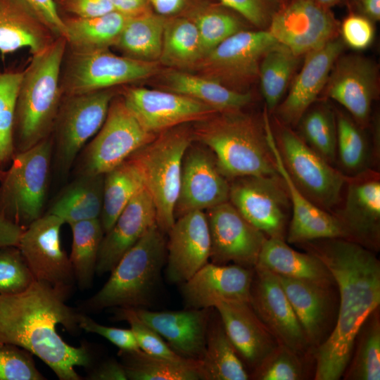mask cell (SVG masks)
<instances>
[{
	"instance_id": "9c48e42d",
	"label": "cell",
	"mask_w": 380,
	"mask_h": 380,
	"mask_svg": "<svg viewBox=\"0 0 380 380\" xmlns=\"http://www.w3.org/2000/svg\"><path fill=\"white\" fill-rule=\"evenodd\" d=\"M110 88L63 96L51 133L52 167L65 177L87 142L103 124L113 99L120 92Z\"/></svg>"
},
{
	"instance_id": "9a60e30c",
	"label": "cell",
	"mask_w": 380,
	"mask_h": 380,
	"mask_svg": "<svg viewBox=\"0 0 380 380\" xmlns=\"http://www.w3.org/2000/svg\"><path fill=\"white\" fill-rule=\"evenodd\" d=\"M379 65L374 61L357 53H341L331 68L322 93L338 103L366 129L372 121L373 103L379 98Z\"/></svg>"
},
{
	"instance_id": "b9f144b4",
	"label": "cell",
	"mask_w": 380,
	"mask_h": 380,
	"mask_svg": "<svg viewBox=\"0 0 380 380\" xmlns=\"http://www.w3.org/2000/svg\"><path fill=\"white\" fill-rule=\"evenodd\" d=\"M336 126V161L346 177L368 169L372 152L364 128L347 113L334 109Z\"/></svg>"
},
{
	"instance_id": "7dc6e473",
	"label": "cell",
	"mask_w": 380,
	"mask_h": 380,
	"mask_svg": "<svg viewBox=\"0 0 380 380\" xmlns=\"http://www.w3.org/2000/svg\"><path fill=\"white\" fill-rule=\"evenodd\" d=\"M300 355L288 347L277 346L253 369L250 377L256 380H300L304 370Z\"/></svg>"
},
{
	"instance_id": "5bb4252c",
	"label": "cell",
	"mask_w": 380,
	"mask_h": 380,
	"mask_svg": "<svg viewBox=\"0 0 380 380\" xmlns=\"http://www.w3.org/2000/svg\"><path fill=\"white\" fill-rule=\"evenodd\" d=\"M339 23L330 8L314 0H290L280 4L267 30L299 57L338 37Z\"/></svg>"
},
{
	"instance_id": "8fae6325",
	"label": "cell",
	"mask_w": 380,
	"mask_h": 380,
	"mask_svg": "<svg viewBox=\"0 0 380 380\" xmlns=\"http://www.w3.org/2000/svg\"><path fill=\"white\" fill-rule=\"evenodd\" d=\"M275 122L277 132L272 129L275 142L291 179L310 201L331 213L343 198L347 177L310 147L291 127Z\"/></svg>"
},
{
	"instance_id": "ee69618b",
	"label": "cell",
	"mask_w": 380,
	"mask_h": 380,
	"mask_svg": "<svg viewBox=\"0 0 380 380\" xmlns=\"http://www.w3.org/2000/svg\"><path fill=\"white\" fill-rule=\"evenodd\" d=\"M377 310L359 331L356 351L343 373L345 379H380V322Z\"/></svg>"
},
{
	"instance_id": "83f0119b",
	"label": "cell",
	"mask_w": 380,
	"mask_h": 380,
	"mask_svg": "<svg viewBox=\"0 0 380 380\" xmlns=\"http://www.w3.org/2000/svg\"><path fill=\"white\" fill-rule=\"evenodd\" d=\"M214 308L239 357L253 369L277 346L249 302L220 301Z\"/></svg>"
},
{
	"instance_id": "44dd1931",
	"label": "cell",
	"mask_w": 380,
	"mask_h": 380,
	"mask_svg": "<svg viewBox=\"0 0 380 380\" xmlns=\"http://www.w3.org/2000/svg\"><path fill=\"white\" fill-rule=\"evenodd\" d=\"M262 118L276 168L284 181L291 203V219L286 232V241L291 243H303L322 239L353 241L346 228L335 215L314 204L295 185L282 162L266 110Z\"/></svg>"
},
{
	"instance_id": "f35d334b",
	"label": "cell",
	"mask_w": 380,
	"mask_h": 380,
	"mask_svg": "<svg viewBox=\"0 0 380 380\" xmlns=\"http://www.w3.org/2000/svg\"><path fill=\"white\" fill-rule=\"evenodd\" d=\"M198 29L193 20H167L159 63L171 69L194 70L203 58Z\"/></svg>"
},
{
	"instance_id": "681fc988",
	"label": "cell",
	"mask_w": 380,
	"mask_h": 380,
	"mask_svg": "<svg viewBox=\"0 0 380 380\" xmlns=\"http://www.w3.org/2000/svg\"><path fill=\"white\" fill-rule=\"evenodd\" d=\"M115 317L129 324L139 348L146 353L170 360L185 359L176 354L165 340L137 315L134 308H117Z\"/></svg>"
},
{
	"instance_id": "836d02e7",
	"label": "cell",
	"mask_w": 380,
	"mask_h": 380,
	"mask_svg": "<svg viewBox=\"0 0 380 380\" xmlns=\"http://www.w3.org/2000/svg\"><path fill=\"white\" fill-rule=\"evenodd\" d=\"M201 361L205 380H247L250 375L230 341L220 317L212 308Z\"/></svg>"
},
{
	"instance_id": "ba28073f",
	"label": "cell",
	"mask_w": 380,
	"mask_h": 380,
	"mask_svg": "<svg viewBox=\"0 0 380 380\" xmlns=\"http://www.w3.org/2000/svg\"><path fill=\"white\" fill-rule=\"evenodd\" d=\"M158 62L118 56L109 49L75 50L67 48L60 84L63 96L84 94L147 79L160 70Z\"/></svg>"
},
{
	"instance_id": "91938a15",
	"label": "cell",
	"mask_w": 380,
	"mask_h": 380,
	"mask_svg": "<svg viewBox=\"0 0 380 380\" xmlns=\"http://www.w3.org/2000/svg\"><path fill=\"white\" fill-rule=\"evenodd\" d=\"M348 6L350 11L364 15L374 23L380 20V0H355Z\"/></svg>"
},
{
	"instance_id": "60d3db41",
	"label": "cell",
	"mask_w": 380,
	"mask_h": 380,
	"mask_svg": "<svg viewBox=\"0 0 380 380\" xmlns=\"http://www.w3.org/2000/svg\"><path fill=\"white\" fill-rule=\"evenodd\" d=\"M72 234L69 256L75 280L81 289H88L93 281L104 231L100 218L68 224Z\"/></svg>"
},
{
	"instance_id": "cb8c5ba5",
	"label": "cell",
	"mask_w": 380,
	"mask_h": 380,
	"mask_svg": "<svg viewBox=\"0 0 380 380\" xmlns=\"http://www.w3.org/2000/svg\"><path fill=\"white\" fill-rule=\"evenodd\" d=\"M165 276L182 284L208 262L210 237L205 211L195 210L177 218L167 232Z\"/></svg>"
},
{
	"instance_id": "484cf974",
	"label": "cell",
	"mask_w": 380,
	"mask_h": 380,
	"mask_svg": "<svg viewBox=\"0 0 380 380\" xmlns=\"http://www.w3.org/2000/svg\"><path fill=\"white\" fill-rule=\"evenodd\" d=\"M211 308H186L177 311H151L134 308L137 315L153 328L179 356L201 361Z\"/></svg>"
},
{
	"instance_id": "74e56055",
	"label": "cell",
	"mask_w": 380,
	"mask_h": 380,
	"mask_svg": "<svg viewBox=\"0 0 380 380\" xmlns=\"http://www.w3.org/2000/svg\"><path fill=\"white\" fill-rule=\"evenodd\" d=\"M144 187L141 172L129 158L104 174L100 220L107 233L131 199Z\"/></svg>"
},
{
	"instance_id": "11a10c76",
	"label": "cell",
	"mask_w": 380,
	"mask_h": 380,
	"mask_svg": "<svg viewBox=\"0 0 380 380\" xmlns=\"http://www.w3.org/2000/svg\"><path fill=\"white\" fill-rule=\"evenodd\" d=\"M61 16L88 18L115 11L110 0H53Z\"/></svg>"
},
{
	"instance_id": "30bf717a",
	"label": "cell",
	"mask_w": 380,
	"mask_h": 380,
	"mask_svg": "<svg viewBox=\"0 0 380 380\" xmlns=\"http://www.w3.org/2000/svg\"><path fill=\"white\" fill-rule=\"evenodd\" d=\"M156 135L141 126L120 92L110 102L101 127L75 160V175H104Z\"/></svg>"
},
{
	"instance_id": "4316f807",
	"label": "cell",
	"mask_w": 380,
	"mask_h": 380,
	"mask_svg": "<svg viewBox=\"0 0 380 380\" xmlns=\"http://www.w3.org/2000/svg\"><path fill=\"white\" fill-rule=\"evenodd\" d=\"M156 224L153 200L143 187L120 213L103 238L96 267L101 276L110 272L121 257Z\"/></svg>"
},
{
	"instance_id": "7c38bea8",
	"label": "cell",
	"mask_w": 380,
	"mask_h": 380,
	"mask_svg": "<svg viewBox=\"0 0 380 380\" xmlns=\"http://www.w3.org/2000/svg\"><path fill=\"white\" fill-rule=\"evenodd\" d=\"M277 44L267 30H243L207 53L194 70L232 89L247 91L258 80L263 56Z\"/></svg>"
},
{
	"instance_id": "e7e4bbea",
	"label": "cell",
	"mask_w": 380,
	"mask_h": 380,
	"mask_svg": "<svg viewBox=\"0 0 380 380\" xmlns=\"http://www.w3.org/2000/svg\"><path fill=\"white\" fill-rule=\"evenodd\" d=\"M279 5L286 3L290 0H275Z\"/></svg>"
},
{
	"instance_id": "03108f58",
	"label": "cell",
	"mask_w": 380,
	"mask_h": 380,
	"mask_svg": "<svg viewBox=\"0 0 380 380\" xmlns=\"http://www.w3.org/2000/svg\"><path fill=\"white\" fill-rule=\"evenodd\" d=\"M5 170L0 168V181L1 180L4 175Z\"/></svg>"
},
{
	"instance_id": "d4e9b609",
	"label": "cell",
	"mask_w": 380,
	"mask_h": 380,
	"mask_svg": "<svg viewBox=\"0 0 380 380\" xmlns=\"http://www.w3.org/2000/svg\"><path fill=\"white\" fill-rule=\"evenodd\" d=\"M253 269L208 262L181 284L186 308H214L220 301L249 302Z\"/></svg>"
},
{
	"instance_id": "6125c7cd",
	"label": "cell",
	"mask_w": 380,
	"mask_h": 380,
	"mask_svg": "<svg viewBox=\"0 0 380 380\" xmlns=\"http://www.w3.org/2000/svg\"><path fill=\"white\" fill-rule=\"evenodd\" d=\"M156 11L160 15H170L179 11L184 0H151Z\"/></svg>"
},
{
	"instance_id": "7402d4cb",
	"label": "cell",
	"mask_w": 380,
	"mask_h": 380,
	"mask_svg": "<svg viewBox=\"0 0 380 380\" xmlns=\"http://www.w3.org/2000/svg\"><path fill=\"white\" fill-rule=\"evenodd\" d=\"M345 196L331 213L343 224L352 240L371 250L379 246L380 177L369 168L347 177Z\"/></svg>"
},
{
	"instance_id": "94428289",
	"label": "cell",
	"mask_w": 380,
	"mask_h": 380,
	"mask_svg": "<svg viewBox=\"0 0 380 380\" xmlns=\"http://www.w3.org/2000/svg\"><path fill=\"white\" fill-rule=\"evenodd\" d=\"M115 11L132 16L146 11L148 0H110Z\"/></svg>"
},
{
	"instance_id": "5b68a950",
	"label": "cell",
	"mask_w": 380,
	"mask_h": 380,
	"mask_svg": "<svg viewBox=\"0 0 380 380\" xmlns=\"http://www.w3.org/2000/svg\"><path fill=\"white\" fill-rule=\"evenodd\" d=\"M166 243L165 234L153 224L121 257L102 288L84 303V310L149 306L166 262Z\"/></svg>"
},
{
	"instance_id": "7a4b0ae2",
	"label": "cell",
	"mask_w": 380,
	"mask_h": 380,
	"mask_svg": "<svg viewBox=\"0 0 380 380\" xmlns=\"http://www.w3.org/2000/svg\"><path fill=\"white\" fill-rule=\"evenodd\" d=\"M70 291L34 281L25 291L0 295V341L18 346L38 357L60 380H81L75 367H89L87 348L65 342L56 327L70 333L79 328L75 310L66 304Z\"/></svg>"
},
{
	"instance_id": "c3c4849f",
	"label": "cell",
	"mask_w": 380,
	"mask_h": 380,
	"mask_svg": "<svg viewBox=\"0 0 380 380\" xmlns=\"http://www.w3.org/2000/svg\"><path fill=\"white\" fill-rule=\"evenodd\" d=\"M34 281L17 246L0 247V295H12L27 289Z\"/></svg>"
},
{
	"instance_id": "6da1fadb",
	"label": "cell",
	"mask_w": 380,
	"mask_h": 380,
	"mask_svg": "<svg viewBox=\"0 0 380 380\" xmlns=\"http://www.w3.org/2000/svg\"><path fill=\"white\" fill-rule=\"evenodd\" d=\"M328 269L340 293L338 318L315 353V379L338 380L351 359L362 326L380 304V263L372 250L344 239L300 243Z\"/></svg>"
},
{
	"instance_id": "4dcf8cb0",
	"label": "cell",
	"mask_w": 380,
	"mask_h": 380,
	"mask_svg": "<svg viewBox=\"0 0 380 380\" xmlns=\"http://www.w3.org/2000/svg\"><path fill=\"white\" fill-rule=\"evenodd\" d=\"M167 91L202 102L217 111L243 109L253 100L248 91L232 89L201 75L172 69L163 75Z\"/></svg>"
},
{
	"instance_id": "f907efd6",
	"label": "cell",
	"mask_w": 380,
	"mask_h": 380,
	"mask_svg": "<svg viewBox=\"0 0 380 380\" xmlns=\"http://www.w3.org/2000/svg\"><path fill=\"white\" fill-rule=\"evenodd\" d=\"M33 355L11 343L0 341V380H44Z\"/></svg>"
},
{
	"instance_id": "bcb514c9",
	"label": "cell",
	"mask_w": 380,
	"mask_h": 380,
	"mask_svg": "<svg viewBox=\"0 0 380 380\" xmlns=\"http://www.w3.org/2000/svg\"><path fill=\"white\" fill-rule=\"evenodd\" d=\"M193 21L198 29L204 56L230 36L245 30L237 15L224 10L203 12Z\"/></svg>"
},
{
	"instance_id": "db71d44e",
	"label": "cell",
	"mask_w": 380,
	"mask_h": 380,
	"mask_svg": "<svg viewBox=\"0 0 380 380\" xmlns=\"http://www.w3.org/2000/svg\"><path fill=\"white\" fill-rule=\"evenodd\" d=\"M78 326L86 332L103 336L121 351H134L140 349L130 328L120 329L102 325L81 313L78 315Z\"/></svg>"
},
{
	"instance_id": "e575fe53",
	"label": "cell",
	"mask_w": 380,
	"mask_h": 380,
	"mask_svg": "<svg viewBox=\"0 0 380 380\" xmlns=\"http://www.w3.org/2000/svg\"><path fill=\"white\" fill-rule=\"evenodd\" d=\"M67 48L95 50L115 46L129 17L117 11L88 18L61 16Z\"/></svg>"
},
{
	"instance_id": "277c9868",
	"label": "cell",
	"mask_w": 380,
	"mask_h": 380,
	"mask_svg": "<svg viewBox=\"0 0 380 380\" xmlns=\"http://www.w3.org/2000/svg\"><path fill=\"white\" fill-rule=\"evenodd\" d=\"M67 43L58 37L45 50L32 55L23 70L13 128L15 154L51 135L61 103V70Z\"/></svg>"
},
{
	"instance_id": "003e7915",
	"label": "cell",
	"mask_w": 380,
	"mask_h": 380,
	"mask_svg": "<svg viewBox=\"0 0 380 380\" xmlns=\"http://www.w3.org/2000/svg\"><path fill=\"white\" fill-rule=\"evenodd\" d=\"M355 0H345V2H346L348 4L354 2Z\"/></svg>"
},
{
	"instance_id": "52a82bcc",
	"label": "cell",
	"mask_w": 380,
	"mask_h": 380,
	"mask_svg": "<svg viewBox=\"0 0 380 380\" xmlns=\"http://www.w3.org/2000/svg\"><path fill=\"white\" fill-rule=\"evenodd\" d=\"M52 160L51 136L14 155L0 181V217L25 229L44 214Z\"/></svg>"
},
{
	"instance_id": "f546056e",
	"label": "cell",
	"mask_w": 380,
	"mask_h": 380,
	"mask_svg": "<svg viewBox=\"0 0 380 380\" xmlns=\"http://www.w3.org/2000/svg\"><path fill=\"white\" fill-rule=\"evenodd\" d=\"M255 267L264 268L278 276L327 288L335 284L331 273L319 259L308 252L304 253L293 249L285 239L267 238Z\"/></svg>"
},
{
	"instance_id": "ac0fdd59",
	"label": "cell",
	"mask_w": 380,
	"mask_h": 380,
	"mask_svg": "<svg viewBox=\"0 0 380 380\" xmlns=\"http://www.w3.org/2000/svg\"><path fill=\"white\" fill-rule=\"evenodd\" d=\"M229 185V180L220 171L213 153L194 141L182 160L175 220L189 212L205 211L228 201Z\"/></svg>"
},
{
	"instance_id": "ffe728a7",
	"label": "cell",
	"mask_w": 380,
	"mask_h": 380,
	"mask_svg": "<svg viewBox=\"0 0 380 380\" xmlns=\"http://www.w3.org/2000/svg\"><path fill=\"white\" fill-rule=\"evenodd\" d=\"M249 303L278 344L300 355L307 352L310 345L276 274L253 268Z\"/></svg>"
},
{
	"instance_id": "816d5d0a",
	"label": "cell",
	"mask_w": 380,
	"mask_h": 380,
	"mask_svg": "<svg viewBox=\"0 0 380 380\" xmlns=\"http://www.w3.org/2000/svg\"><path fill=\"white\" fill-rule=\"evenodd\" d=\"M339 33L346 46L355 51L365 50L374 41V23L360 13L350 11L339 25Z\"/></svg>"
},
{
	"instance_id": "9f6ffc18",
	"label": "cell",
	"mask_w": 380,
	"mask_h": 380,
	"mask_svg": "<svg viewBox=\"0 0 380 380\" xmlns=\"http://www.w3.org/2000/svg\"><path fill=\"white\" fill-rule=\"evenodd\" d=\"M57 36L65 38L66 29L53 0H18Z\"/></svg>"
},
{
	"instance_id": "f1b7e54d",
	"label": "cell",
	"mask_w": 380,
	"mask_h": 380,
	"mask_svg": "<svg viewBox=\"0 0 380 380\" xmlns=\"http://www.w3.org/2000/svg\"><path fill=\"white\" fill-rule=\"evenodd\" d=\"M58 37L20 1L0 0L1 56L24 48L32 55L38 53Z\"/></svg>"
},
{
	"instance_id": "603a6c76",
	"label": "cell",
	"mask_w": 380,
	"mask_h": 380,
	"mask_svg": "<svg viewBox=\"0 0 380 380\" xmlns=\"http://www.w3.org/2000/svg\"><path fill=\"white\" fill-rule=\"evenodd\" d=\"M346 46L340 37L305 55L304 62L291 82L288 94L272 114L279 123L294 127L322 92L331 68Z\"/></svg>"
},
{
	"instance_id": "d6986e66",
	"label": "cell",
	"mask_w": 380,
	"mask_h": 380,
	"mask_svg": "<svg viewBox=\"0 0 380 380\" xmlns=\"http://www.w3.org/2000/svg\"><path fill=\"white\" fill-rule=\"evenodd\" d=\"M120 94L141 126L156 135L218 112L202 102L170 91L124 87Z\"/></svg>"
},
{
	"instance_id": "1f68e13d",
	"label": "cell",
	"mask_w": 380,
	"mask_h": 380,
	"mask_svg": "<svg viewBox=\"0 0 380 380\" xmlns=\"http://www.w3.org/2000/svg\"><path fill=\"white\" fill-rule=\"evenodd\" d=\"M310 345L318 344L329 312V288L277 275Z\"/></svg>"
},
{
	"instance_id": "e0dca14e",
	"label": "cell",
	"mask_w": 380,
	"mask_h": 380,
	"mask_svg": "<svg viewBox=\"0 0 380 380\" xmlns=\"http://www.w3.org/2000/svg\"><path fill=\"white\" fill-rule=\"evenodd\" d=\"M210 237L211 262H234L253 269L267 238L228 201L205 212Z\"/></svg>"
},
{
	"instance_id": "7bdbcfd3",
	"label": "cell",
	"mask_w": 380,
	"mask_h": 380,
	"mask_svg": "<svg viewBox=\"0 0 380 380\" xmlns=\"http://www.w3.org/2000/svg\"><path fill=\"white\" fill-rule=\"evenodd\" d=\"M297 133L314 151L333 165L336 162L334 110L326 103H313L302 115Z\"/></svg>"
},
{
	"instance_id": "6f0895ef",
	"label": "cell",
	"mask_w": 380,
	"mask_h": 380,
	"mask_svg": "<svg viewBox=\"0 0 380 380\" xmlns=\"http://www.w3.org/2000/svg\"><path fill=\"white\" fill-rule=\"evenodd\" d=\"M87 379L89 380H127V376L122 362L110 359L95 367Z\"/></svg>"
},
{
	"instance_id": "8d00e7d4",
	"label": "cell",
	"mask_w": 380,
	"mask_h": 380,
	"mask_svg": "<svg viewBox=\"0 0 380 380\" xmlns=\"http://www.w3.org/2000/svg\"><path fill=\"white\" fill-rule=\"evenodd\" d=\"M166 22L162 15L147 11L129 16L115 46L123 56L158 62Z\"/></svg>"
},
{
	"instance_id": "ab89813d",
	"label": "cell",
	"mask_w": 380,
	"mask_h": 380,
	"mask_svg": "<svg viewBox=\"0 0 380 380\" xmlns=\"http://www.w3.org/2000/svg\"><path fill=\"white\" fill-rule=\"evenodd\" d=\"M300 58L278 43L261 59L258 79L269 114L273 113L283 99Z\"/></svg>"
},
{
	"instance_id": "8992f818",
	"label": "cell",
	"mask_w": 380,
	"mask_h": 380,
	"mask_svg": "<svg viewBox=\"0 0 380 380\" xmlns=\"http://www.w3.org/2000/svg\"><path fill=\"white\" fill-rule=\"evenodd\" d=\"M194 142L191 125H178L158 134L129 158L139 167L156 212V224L165 234L172 227L184 153Z\"/></svg>"
},
{
	"instance_id": "3957f363",
	"label": "cell",
	"mask_w": 380,
	"mask_h": 380,
	"mask_svg": "<svg viewBox=\"0 0 380 380\" xmlns=\"http://www.w3.org/2000/svg\"><path fill=\"white\" fill-rule=\"evenodd\" d=\"M243 109L220 111L193 122L194 141L214 155L229 179L246 176H277L263 118Z\"/></svg>"
},
{
	"instance_id": "680465c9",
	"label": "cell",
	"mask_w": 380,
	"mask_h": 380,
	"mask_svg": "<svg viewBox=\"0 0 380 380\" xmlns=\"http://www.w3.org/2000/svg\"><path fill=\"white\" fill-rule=\"evenodd\" d=\"M24 229L0 217V247L18 246Z\"/></svg>"
},
{
	"instance_id": "f6af8a7d",
	"label": "cell",
	"mask_w": 380,
	"mask_h": 380,
	"mask_svg": "<svg viewBox=\"0 0 380 380\" xmlns=\"http://www.w3.org/2000/svg\"><path fill=\"white\" fill-rule=\"evenodd\" d=\"M23 70L0 72V168L6 170L14 155L13 128Z\"/></svg>"
},
{
	"instance_id": "be15d7a7",
	"label": "cell",
	"mask_w": 380,
	"mask_h": 380,
	"mask_svg": "<svg viewBox=\"0 0 380 380\" xmlns=\"http://www.w3.org/2000/svg\"><path fill=\"white\" fill-rule=\"evenodd\" d=\"M321 6L327 8H331L332 7L340 4L343 2H345V0H314Z\"/></svg>"
},
{
	"instance_id": "d6a6232c",
	"label": "cell",
	"mask_w": 380,
	"mask_h": 380,
	"mask_svg": "<svg viewBox=\"0 0 380 380\" xmlns=\"http://www.w3.org/2000/svg\"><path fill=\"white\" fill-rule=\"evenodd\" d=\"M104 175H76L52 201L48 214L61 218L65 224L100 218Z\"/></svg>"
},
{
	"instance_id": "4fadbf2b",
	"label": "cell",
	"mask_w": 380,
	"mask_h": 380,
	"mask_svg": "<svg viewBox=\"0 0 380 380\" xmlns=\"http://www.w3.org/2000/svg\"><path fill=\"white\" fill-rule=\"evenodd\" d=\"M229 201L267 238L285 239L291 203L280 175L231 179Z\"/></svg>"
},
{
	"instance_id": "f5cc1de1",
	"label": "cell",
	"mask_w": 380,
	"mask_h": 380,
	"mask_svg": "<svg viewBox=\"0 0 380 380\" xmlns=\"http://www.w3.org/2000/svg\"><path fill=\"white\" fill-rule=\"evenodd\" d=\"M221 4L233 11L257 30H266L271 18L279 8L275 0H220Z\"/></svg>"
},
{
	"instance_id": "d590c367",
	"label": "cell",
	"mask_w": 380,
	"mask_h": 380,
	"mask_svg": "<svg viewBox=\"0 0 380 380\" xmlns=\"http://www.w3.org/2000/svg\"><path fill=\"white\" fill-rule=\"evenodd\" d=\"M129 380H205L201 361L159 357L141 349L119 351Z\"/></svg>"
},
{
	"instance_id": "2e32d148",
	"label": "cell",
	"mask_w": 380,
	"mask_h": 380,
	"mask_svg": "<svg viewBox=\"0 0 380 380\" xmlns=\"http://www.w3.org/2000/svg\"><path fill=\"white\" fill-rule=\"evenodd\" d=\"M64 224L61 218L44 213L23 230L17 246L34 281L70 291L75 280L70 258L61 245Z\"/></svg>"
}]
</instances>
